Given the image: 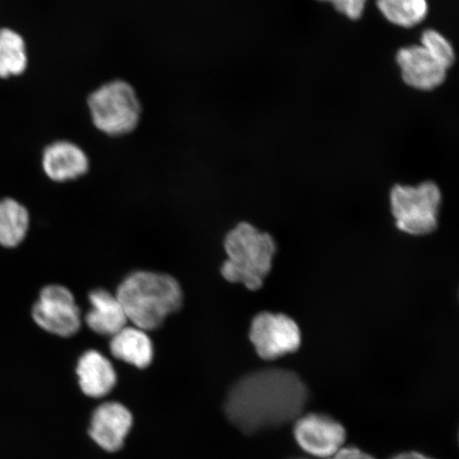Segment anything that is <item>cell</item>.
<instances>
[{
  "label": "cell",
  "mask_w": 459,
  "mask_h": 459,
  "mask_svg": "<svg viewBox=\"0 0 459 459\" xmlns=\"http://www.w3.org/2000/svg\"><path fill=\"white\" fill-rule=\"evenodd\" d=\"M29 213L24 205L13 198L0 200V245L13 248L26 238Z\"/></svg>",
  "instance_id": "cell-16"
},
{
  "label": "cell",
  "mask_w": 459,
  "mask_h": 459,
  "mask_svg": "<svg viewBox=\"0 0 459 459\" xmlns=\"http://www.w3.org/2000/svg\"><path fill=\"white\" fill-rule=\"evenodd\" d=\"M421 46L446 70H449L455 61V49H453L451 43L447 41L443 34L433 30V29H428L422 33Z\"/></svg>",
  "instance_id": "cell-18"
},
{
  "label": "cell",
  "mask_w": 459,
  "mask_h": 459,
  "mask_svg": "<svg viewBox=\"0 0 459 459\" xmlns=\"http://www.w3.org/2000/svg\"><path fill=\"white\" fill-rule=\"evenodd\" d=\"M308 399L295 372L269 368L249 373L230 389L225 412L245 434L284 426L302 415Z\"/></svg>",
  "instance_id": "cell-1"
},
{
  "label": "cell",
  "mask_w": 459,
  "mask_h": 459,
  "mask_svg": "<svg viewBox=\"0 0 459 459\" xmlns=\"http://www.w3.org/2000/svg\"><path fill=\"white\" fill-rule=\"evenodd\" d=\"M320 2H329L349 19L359 20L363 15L367 0H320Z\"/></svg>",
  "instance_id": "cell-19"
},
{
  "label": "cell",
  "mask_w": 459,
  "mask_h": 459,
  "mask_svg": "<svg viewBox=\"0 0 459 459\" xmlns=\"http://www.w3.org/2000/svg\"><path fill=\"white\" fill-rule=\"evenodd\" d=\"M390 459H433L427 455H421V453L417 452H404L401 453V455H395Z\"/></svg>",
  "instance_id": "cell-21"
},
{
  "label": "cell",
  "mask_w": 459,
  "mask_h": 459,
  "mask_svg": "<svg viewBox=\"0 0 459 459\" xmlns=\"http://www.w3.org/2000/svg\"><path fill=\"white\" fill-rule=\"evenodd\" d=\"M89 112L95 128L108 136H123L134 132L142 117V103L128 82L115 79L91 91Z\"/></svg>",
  "instance_id": "cell-4"
},
{
  "label": "cell",
  "mask_w": 459,
  "mask_h": 459,
  "mask_svg": "<svg viewBox=\"0 0 459 459\" xmlns=\"http://www.w3.org/2000/svg\"><path fill=\"white\" fill-rule=\"evenodd\" d=\"M41 164L45 175L59 183L76 180L90 169L88 154L70 141H56L45 146Z\"/></svg>",
  "instance_id": "cell-11"
},
{
  "label": "cell",
  "mask_w": 459,
  "mask_h": 459,
  "mask_svg": "<svg viewBox=\"0 0 459 459\" xmlns=\"http://www.w3.org/2000/svg\"><path fill=\"white\" fill-rule=\"evenodd\" d=\"M32 317L43 330L61 337L77 334L82 326V312L71 290L61 285L44 287L34 304Z\"/></svg>",
  "instance_id": "cell-6"
},
{
  "label": "cell",
  "mask_w": 459,
  "mask_h": 459,
  "mask_svg": "<svg viewBox=\"0 0 459 459\" xmlns=\"http://www.w3.org/2000/svg\"><path fill=\"white\" fill-rule=\"evenodd\" d=\"M134 422L130 411L117 402H107L97 407L91 416L90 436L108 452L122 449Z\"/></svg>",
  "instance_id": "cell-9"
},
{
  "label": "cell",
  "mask_w": 459,
  "mask_h": 459,
  "mask_svg": "<svg viewBox=\"0 0 459 459\" xmlns=\"http://www.w3.org/2000/svg\"><path fill=\"white\" fill-rule=\"evenodd\" d=\"M291 459H307V458H291Z\"/></svg>",
  "instance_id": "cell-22"
},
{
  "label": "cell",
  "mask_w": 459,
  "mask_h": 459,
  "mask_svg": "<svg viewBox=\"0 0 459 459\" xmlns=\"http://www.w3.org/2000/svg\"><path fill=\"white\" fill-rule=\"evenodd\" d=\"M77 375L80 388L91 398L105 397L117 381L111 361L96 350H89L80 358Z\"/></svg>",
  "instance_id": "cell-12"
},
{
  "label": "cell",
  "mask_w": 459,
  "mask_h": 459,
  "mask_svg": "<svg viewBox=\"0 0 459 459\" xmlns=\"http://www.w3.org/2000/svg\"><path fill=\"white\" fill-rule=\"evenodd\" d=\"M29 66L28 46L24 37L11 28L0 29V80L19 78Z\"/></svg>",
  "instance_id": "cell-15"
},
{
  "label": "cell",
  "mask_w": 459,
  "mask_h": 459,
  "mask_svg": "<svg viewBox=\"0 0 459 459\" xmlns=\"http://www.w3.org/2000/svg\"><path fill=\"white\" fill-rule=\"evenodd\" d=\"M325 459H376L364 451L358 449V447H342L335 455Z\"/></svg>",
  "instance_id": "cell-20"
},
{
  "label": "cell",
  "mask_w": 459,
  "mask_h": 459,
  "mask_svg": "<svg viewBox=\"0 0 459 459\" xmlns=\"http://www.w3.org/2000/svg\"><path fill=\"white\" fill-rule=\"evenodd\" d=\"M117 298L128 321L143 331L158 329L172 313L180 309L182 290L169 274L136 272L118 286Z\"/></svg>",
  "instance_id": "cell-2"
},
{
  "label": "cell",
  "mask_w": 459,
  "mask_h": 459,
  "mask_svg": "<svg viewBox=\"0 0 459 459\" xmlns=\"http://www.w3.org/2000/svg\"><path fill=\"white\" fill-rule=\"evenodd\" d=\"M402 78L407 85L420 91H432L445 82L446 68L421 45L401 48L397 54Z\"/></svg>",
  "instance_id": "cell-10"
},
{
  "label": "cell",
  "mask_w": 459,
  "mask_h": 459,
  "mask_svg": "<svg viewBox=\"0 0 459 459\" xmlns=\"http://www.w3.org/2000/svg\"><path fill=\"white\" fill-rule=\"evenodd\" d=\"M381 13L393 24L411 28L426 20L427 0H377Z\"/></svg>",
  "instance_id": "cell-17"
},
{
  "label": "cell",
  "mask_w": 459,
  "mask_h": 459,
  "mask_svg": "<svg viewBox=\"0 0 459 459\" xmlns=\"http://www.w3.org/2000/svg\"><path fill=\"white\" fill-rule=\"evenodd\" d=\"M225 250L228 260L221 268L222 277L229 282L244 284L250 290H260L272 271L277 251L272 235L242 222L228 233Z\"/></svg>",
  "instance_id": "cell-3"
},
{
  "label": "cell",
  "mask_w": 459,
  "mask_h": 459,
  "mask_svg": "<svg viewBox=\"0 0 459 459\" xmlns=\"http://www.w3.org/2000/svg\"><path fill=\"white\" fill-rule=\"evenodd\" d=\"M111 353L115 359L124 360L137 368L143 369L152 364L153 346L146 331L136 326L126 325L112 336Z\"/></svg>",
  "instance_id": "cell-14"
},
{
  "label": "cell",
  "mask_w": 459,
  "mask_h": 459,
  "mask_svg": "<svg viewBox=\"0 0 459 459\" xmlns=\"http://www.w3.org/2000/svg\"><path fill=\"white\" fill-rule=\"evenodd\" d=\"M91 308L85 316L86 325L97 334L114 336L127 325L122 304L105 290H95L89 296Z\"/></svg>",
  "instance_id": "cell-13"
},
{
  "label": "cell",
  "mask_w": 459,
  "mask_h": 459,
  "mask_svg": "<svg viewBox=\"0 0 459 459\" xmlns=\"http://www.w3.org/2000/svg\"><path fill=\"white\" fill-rule=\"evenodd\" d=\"M294 435L304 452L323 459L340 451L347 437L346 429L335 419L315 412L297 419Z\"/></svg>",
  "instance_id": "cell-8"
},
{
  "label": "cell",
  "mask_w": 459,
  "mask_h": 459,
  "mask_svg": "<svg viewBox=\"0 0 459 459\" xmlns=\"http://www.w3.org/2000/svg\"><path fill=\"white\" fill-rule=\"evenodd\" d=\"M395 225L407 234L426 235L437 227L439 187L432 181L418 186H395L390 194Z\"/></svg>",
  "instance_id": "cell-5"
},
{
  "label": "cell",
  "mask_w": 459,
  "mask_h": 459,
  "mask_svg": "<svg viewBox=\"0 0 459 459\" xmlns=\"http://www.w3.org/2000/svg\"><path fill=\"white\" fill-rule=\"evenodd\" d=\"M250 341L263 359L272 360L297 351L301 334L294 320L283 314L264 312L255 316Z\"/></svg>",
  "instance_id": "cell-7"
}]
</instances>
